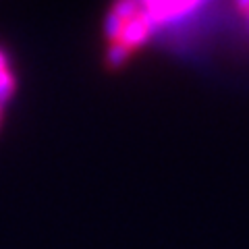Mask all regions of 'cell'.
Wrapping results in <instances>:
<instances>
[{"mask_svg": "<svg viewBox=\"0 0 249 249\" xmlns=\"http://www.w3.org/2000/svg\"><path fill=\"white\" fill-rule=\"evenodd\" d=\"M208 2V0H139L142 9L150 15V19L158 25L173 23L196 13Z\"/></svg>", "mask_w": 249, "mask_h": 249, "instance_id": "1", "label": "cell"}, {"mask_svg": "<svg viewBox=\"0 0 249 249\" xmlns=\"http://www.w3.org/2000/svg\"><path fill=\"white\" fill-rule=\"evenodd\" d=\"M154 29H156V23L150 19V15L142 9L137 15H133L131 19L124 21L121 37L116 42H121L123 46H127L131 52H135L137 48H142V46L150 40Z\"/></svg>", "mask_w": 249, "mask_h": 249, "instance_id": "2", "label": "cell"}, {"mask_svg": "<svg viewBox=\"0 0 249 249\" xmlns=\"http://www.w3.org/2000/svg\"><path fill=\"white\" fill-rule=\"evenodd\" d=\"M131 52L127 46H123L121 42H112L110 46H108V50H106V67H110V69H119V67H123L124 62L129 60V56H131Z\"/></svg>", "mask_w": 249, "mask_h": 249, "instance_id": "3", "label": "cell"}, {"mask_svg": "<svg viewBox=\"0 0 249 249\" xmlns=\"http://www.w3.org/2000/svg\"><path fill=\"white\" fill-rule=\"evenodd\" d=\"M123 25H124V21L119 17V15H114L112 11H108V13H106L102 29H104V36L108 37V40H110V44H112V42H116V40L121 37Z\"/></svg>", "mask_w": 249, "mask_h": 249, "instance_id": "4", "label": "cell"}, {"mask_svg": "<svg viewBox=\"0 0 249 249\" xmlns=\"http://www.w3.org/2000/svg\"><path fill=\"white\" fill-rule=\"evenodd\" d=\"M114 15H119L123 21L131 19L133 15H137L142 11V4H139V0H114L112 9H110Z\"/></svg>", "mask_w": 249, "mask_h": 249, "instance_id": "5", "label": "cell"}, {"mask_svg": "<svg viewBox=\"0 0 249 249\" xmlns=\"http://www.w3.org/2000/svg\"><path fill=\"white\" fill-rule=\"evenodd\" d=\"M15 88H17V81H15V75L11 73V69L0 71V106L15 93Z\"/></svg>", "mask_w": 249, "mask_h": 249, "instance_id": "6", "label": "cell"}, {"mask_svg": "<svg viewBox=\"0 0 249 249\" xmlns=\"http://www.w3.org/2000/svg\"><path fill=\"white\" fill-rule=\"evenodd\" d=\"M235 2H237V9L249 19V0H235Z\"/></svg>", "mask_w": 249, "mask_h": 249, "instance_id": "7", "label": "cell"}, {"mask_svg": "<svg viewBox=\"0 0 249 249\" xmlns=\"http://www.w3.org/2000/svg\"><path fill=\"white\" fill-rule=\"evenodd\" d=\"M4 69H9V58H6L4 50L0 48V71H4Z\"/></svg>", "mask_w": 249, "mask_h": 249, "instance_id": "8", "label": "cell"}, {"mask_svg": "<svg viewBox=\"0 0 249 249\" xmlns=\"http://www.w3.org/2000/svg\"><path fill=\"white\" fill-rule=\"evenodd\" d=\"M0 121H2V106H0Z\"/></svg>", "mask_w": 249, "mask_h": 249, "instance_id": "9", "label": "cell"}]
</instances>
